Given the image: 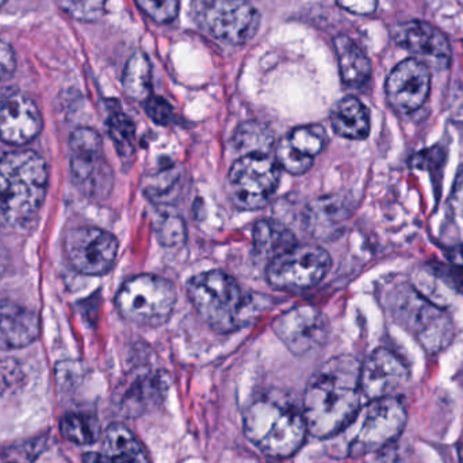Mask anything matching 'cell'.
Returning <instances> with one entry per match:
<instances>
[{"mask_svg":"<svg viewBox=\"0 0 463 463\" xmlns=\"http://www.w3.org/2000/svg\"><path fill=\"white\" fill-rule=\"evenodd\" d=\"M361 364L354 356L326 361L307 383L304 413L307 432L332 439L355 418L361 408Z\"/></svg>","mask_w":463,"mask_h":463,"instance_id":"obj_1","label":"cell"},{"mask_svg":"<svg viewBox=\"0 0 463 463\" xmlns=\"http://www.w3.org/2000/svg\"><path fill=\"white\" fill-rule=\"evenodd\" d=\"M45 160L32 149L0 156V227L27 231L37 222L48 192Z\"/></svg>","mask_w":463,"mask_h":463,"instance_id":"obj_2","label":"cell"},{"mask_svg":"<svg viewBox=\"0 0 463 463\" xmlns=\"http://www.w3.org/2000/svg\"><path fill=\"white\" fill-rule=\"evenodd\" d=\"M242 429L255 448L274 458L294 456L307 434L302 411L277 394L250 402L242 413Z\"/></svg>","mask_w":463,"mask_h":463,"instance_id":"obj_3","label":"cell"},{"mask_svg":"<svg viewBox=\"0 0 463 463\" xmlns=\"http://www.w3.org/2000/svg\"><path fill=\"white\" fill-rule=\"evenodd\" d=\"M407 412L394 397L372 400L359 408L355 418L332 439L340 442L345 457H362L383 450L404 431Z\"/></svg>","mask_w":463,"mask_h":463,"instance_id":"obj_4","label":"cell"},{"mask_svg":"<svg viewBox=\"0 0 463 463\" xmlns=\"http://www.w3.org/2000/svg\"><path fill=\"white\" fill-rule=\"evenodd\" d=\"M187 294L200 317L220 334L242 326L244 296L236 280L220 269L195 275L187 283Z\"/></svg>","mask_w":463,"mask_h":463,"instance_id":"obj_5","label":"cell"},{"mask_svg":"<svg viewBox=\"0 0 463 463\" xmlns=\"http://www.w3.org/2000/svg\"><path fill=\"white\" fill-rule=\"evenodd\" d=\"M117 307L122 317L146 326L167 323L176 305L173 283L157 275H137L119 288Z\"/></svg>","mask_w":463,"mask_h":463,"instance_id":"obj_6","label":"cell"},{"mask_svg":"<svg viewBox=\"0 0 463 463\" xmlns=\"http://www.w3.org/2000/svg\"><path fill=\"white\" fill-rule=\"evenodd\" d=\"M195 24L212 37L241 45L255 37L260 16L247 0H193Z\"/></svg>","mask_w":463,"mask_h":463,"instance_id":"obj_7","label":"cell"},{"mask_svg":"<svg viewBox=\"0 0 463 463\" xmlns=\"http://www.w3.org/2000/svg\"><path fill=\"white\" fill-rule=\"evenodd\" d=\"M73 184L90 200H105L113 189L114 175L106 160L99 133L79 128L70 137Z\"/></svg>","mask_w":463,"mask_h":463,"instance_id":"obj_8","label":"cell"},{"mask_svg":"<svg viewBox=\"0 0 463 463\" xmlns=\"http://www.w3.org/2000/svg\"><path fill=\"white\" fill-rule=\"evenodd\" d=\"M280 182V167L269 155L241 156L228 174L232 203L242 211H256L269 203Z\"/></svg>","mask_w":463,"mask_h":463,"instance_id":"obj_9","label":"cell"},{"mask_svg":"<svg viewBox=\"0 0 463 463\" xmlns=\"http://www.w3.org/2000/svg\"><path fill=\"white\" fill-rule=\"evenodd\" d=\"M331 269V256L315 244H296L269 261L267 279L283 291H302L318 285Z\"/></svg>","mask_w":463,"mask_h":463,"instance_id":"obj_10","label":"cell"},{"mask_svg":"<svg viewBox=\"0 0 463 463\" xmlns=\"http://www.w3.org/2000/svg\"><path fill=\"white\" fill-rule=\"evenodd\" d=\"M396 316L410 331L418 336L419 342L430 351L445 348L453 337V324L448 313L424 298L418 291L400 294L397 298Z\"/></svg>","mask_w":463,"mask_h":463,"instance_id":"obj_11","label":"cell"},{"mask_svg":"<svg viewBox=\"0 0 463 463\" xmlns=\"http://www.w3.org/2000/svg\"><path fill=\"white\" fill-rule=\"evenodd\" d=\"M118 247L116 237L99 228H72L64 237L68 261L84 275H103L110 271L116 263Z\"/></svg>","mask_w":463,"mask_h":463,"instance_id":"obj_12","label":"cell"},{"mask_svg":"<svg viewBox=\"0 0 463 463\" xmlns=\"http://www.w3.org/2000/svg\"><path fill=\"white\" fill-rule=\"evenodd\" d=\"M275 335L294 355H307L323 347L328 324L317 307L310 305L293 307L274 321Z\"/></svg>","mask_w":463,"mask_h":463,"instance_id":"obj_13","label":"cell"},{"mask_svg":"<svg viewBox=\"0 0 463 463\" xmlns=\"http://www.w3.org/2000/svg\"><path fill=\"white\" fill-rule=\"evenodd\" d=\"M43 129V117L34 100L13 87L0 89V140L10 146L32 143Z\"/></svg>","mask_w":463,"mask_h":463,"instance_id":"obj_14","label":"cell"},{"mask_svg":"<svg viewBox=\"0 0 463 463\" xmlns=\"http://www.w3.org/2000/svg\"><path fill=\"white\" fill-rule=\"evenodd\" d=\"M431 90V71L416 59L400 62L386 80L389 105L399 113H413L426 103Z\"/></svg>","mask_w":463,"mask_h":463,"instance_id":"obj_15","label":"cell"},{"mask_svg":"<svg viewBox=\"0 0 463 463\" xmlns=\"http://www.w3.org/2000/svg\"><path fill=\"white\" fill-rule=\"evenodd\" d=\"M397 45L412 54V59L427 67L446 68L451 61L448 37L429 22L407 21L392 30Z\"/></svg>","mask_w":463,"mask_h":463,"instance_id":"obj_16","label":"cell"},{"mask_svg":"<svg viewBox=\"0 0 463 463\" xmlns=\"http://www.w3.org/2000/svg\"><path fill=\"white\" fill-rule=\"evenodd\" d=\"M410 380V372L399 356L386 348H378L361 366L362 396L372 400L393 397Z\"/></svg>","mask_w":463,"mask_h":463,"instance_id":"obj_17","label":"cell"},{"mask_svg":"<svg viewBox=\"0 0 463 463\" xmlns=\"http://www.w3.org/2000/svg\"><path fill=\"white\" fill-rule=\"evenodd\" d=\"M328 136L320 125H304L291 130L275 146V160L291 175H302L312 168L315 157L326 149Z\"/></svg>","mask_w":463,"mask_h":463,"instance_id":"obj_18","label":"cell"},{"mask_svg":"<svg viewBox=\"0 0 463 463\" xmlns=\"http://www.w3.org/2000/svg\"><path fill=\"white\" fill-rule=\"evenodd\" d=\"M351 217L350 201L342 195L317 198L304 212V228L320 241L336 240L345 230Z\"/></svg>","mask_w":463,"mask_h":463,"instance_id":"obj_19","label":"cell"},{"mask_svg":"<svg viewBox=\"0 0 463 463\" xmlns=\"http://www.w3.org/2000/svg\"><path fill=\"white\" fill-rule=\"evenodd\" d=\"M40 335V320L33 310L13 301H0V351L26 347Z\"/></svg>","mask_w":463,"mask_h":463,"instance_id":"obj_20","label":"cell"},{"mask_svg":"<svg viewBox=\"0 0 463 463\" xmlns=\"http://www.w3.org/2000/svg\"><path fill=\"white\" fill-rule=\"evenodd\" d=\"M340 78L348 87H362L372 75V62L358 43L347 35L335 38Z\"/></svg>","mask_w":463,"mask_h":463,"instance_id":"obj_21","label":"cell"},{"mask_svg":"<svg viewBox=\"0 0 463 463\" xmlns=\"http://www.w3.org/2000/svg\"><path fill=\"white\" fill-rule=\"evenodd\" d=\"M331 125L340 137L364 140L370 133L369 110L356 98H345L332 111Z\"/></svg>","mask_w":463,"mask_h":463,"instance_id":"obj_22","label":"cell"},{"mask_svg":"<svg viewBox=\"0 0 463 463\" xmlns=\"http://www.w3.org/2000/svg\"><path fill=\"white\" fill-rule=\"evenodd\" d=\"M253 247L264 260H274L297 244L293 232L274 220H260L253 227Z\"/></svg>","mask_w":463,"mask_h":463,"instance_id":"obj_23","label":"cell"},{"mask_svg":"<svg viewBox=\"0 0 463 463\" xmlns=\"http://www.w3.org/2000/svg\"><path fill=\"white\" fill-rule=\"evenodd\" d=\"M167 380L160 374L144 375L130 385L122 400L125 412L137 416L162 402L167 391Z\"/></svg>","mask_w":463,"mask_h":463,"instance_id":"obj_24","label":"cell"},{"mask_svg":"<svg viewBox=\"0 0 463 463\" xmlns=\"http://www.w3.org/2000/svg\"><path fill=\"white\" fill-rule=\"evenodd\" d=\"M103 453L118 463H151L141 443L122 424H111L103 438Z\"/></svg>","mask_w":463,"mask_h":463,"instance_id":"obj_25","label":"cell"},{"mask_svg":"<svg viewBox=\"0 0 463 463\" xmlns=\"http://www.w3.org/2000/svg\"><path fill=\"white\" fill-rule=\"evenodd\" d=\"M233 146L241 156L269 155L275 146L274 135L267 125L248 121L237 128Z\"/></svg>","mask_w":463,"mask_h":463,"instance_id":"obj_26","label":"cell"},{"mask_svg":"<svg viewBox=\"0 0 463 463\" xmlns=\"http://www.w3.org/2000/svg\"><path fill=\"white\" fill-rule=\"evenodd\" d=\"M125 94L135 100H146L151 97L152 68L146 53L132 54L122 78Z\"/></svg>","mask_w":463,"mask_h":463,"instance_id":"obj_27","label":"cell"},{"mask_svg":"<svg viewBox=\"0 0 463 463\" xmlns=\"http://www.w3.org/2000/svg\"><path fill=\"white\" fill-rule=\"evenodd\" d=\"M60 431L68 442L86 446L97 442L100 429L97 419L92 416L71 413L61 419Z\"/></svg>","mask_w":463,"mask_h":463,"instance_id":"obj_28","label":"cell"},{"mask_svg":"<svg viewBox=\"0 0 463 463\" xmlns=\"http://www.w3.org/2000/svg\"><path fill=\"white\" fill-rule=\"evenodd\" d=\"M108 130L119 156H132L136 140V128L132 119L121 111H114L109 117Z\"/></svg>","mask_w":463,"mask_h":463,"instance_id":"obj_29","label":"cell"},{"mask_svg":"<svg viewBox=\"0 0 463 463\" xmlns=\"http://www.w3.org/2000/svg\"><path fill=\"white\" fill-rule=\"evenodd\" d=\"M138 7L157 24L174 21L179 13V0H135Z\"/></svg>","mask_w":463,"mask_h":463,"instance_id":"obj_30","label":"cell"},{"mask_svg":"<svg viewBox=\"0 0 463 463\" xmlns=\"http://www.w3.org/2000/svg\"><path fill=\"white\" fill-rule=\"evenodd\" d=\"M184 236H186V233H184V222L175 219V217L165 219L157 230V237H159L160 241H162V244L168 245V247L178 245L179 242L184 241Z\"/></svg>","mask_w":463,"mask_h":463,"instance_id":"obj_31","label":"cell"},{"mask_svg":"<svg viewBox=\"0 0 463 463\" xmlns=\"http://www.w3.org/2000/svg\"><path fill=\"white\" fill-rule=\"evenodd\" d=\"M146 110L149 118L159 125H168L174 118V110L167 100L160 97H149L146 100Z\"/></svg>","mask_w":463,"mask_h":463,"instance_id":"obj_32","label":"cell"},{"mask_svg":"<svg viewBox=\"0 0 463 463\" xmlns=\"http://www.w3.org/2000/svg\"><path fill=\"white\" fill-rule=\"evenodd\" d=\"M16 59L14 49L0 38V83L7 80L15 72Z\"/></svg>","mask_w":463,"mask_h":463,"instance_id":"obj_33","label":"cell"},{"mask_svg":"<svg viewBox=\"0 0 463 463\" xmlns=\"http://www.w3.org/2000/svg\"><path fill=\"white\" fill-rule=\"evenodd\" d=\"M337 5L356 15H370L377 8V0H336Z\"/></svg>","mask_w":463,"mask_h":463,"instance_id":"obj_34","label":"cell"},{"mask_svg":"<svg viewBox=\"0 0 463 463\" xmlns=\"http://www.w3.org/2000/svg\"><path fill=\"white\" fill-rule=\"evenodd\" d=\"M84 463H118L105 453H87L83 457Z\"/></svg>","mask_w":463,"mask_h":463,"instance_id":"obj_35","label":"cell"},{"mask_svg":"<svg viewBox=\"0 0 463 463\" xmlns=\"http://www.w3.org/2000/svg\"><path fill=\"white\" fill-rule=\"evenodd\" d=\"M449 258H450L453 266L459 267V269H463V245L454 248V250L449 253Z\"/></svg>","mask_w":463,"mask_h":463,"instance_id":"obj_36","label":"cell"},{"mask_svg":"<svg viewBox=\"0 0 463 463\" xmlns=\"http://www.w3.org/2000/svg\"><path fill=\"white\" fill-rule=\"evenodd\" d=\"M5 252L2 250V247H0V274H2L3 269H5Z\"/></svg>","mask_w":463,"mask_h":463,"instance_id":"obj_37","label":"cell"},{"mask_svg":"<svg viewBox=\"0 0 463 463\" xmlns=\"http://www.w3.org/2000/svg\"><path fill=\"white\" fill-rule=\"evenodd\" d=\"M458 457H459V463H463V445L459 446Z\"/></svg>","mask_w":463,"mask_h":463,"instance_id":"obj_38","label":"cell"},{"mask_svg":"<svg viewBox=\"0 0 463 463\" xmlns=\"http://www.w3.org/2000/svg\"><path fill=\"white\" fill-rule=\"evenodd\" d=\"M7 2V0H0V7H2L5 3Z\"/></svg>","mask_w":463,"mask_h":463,"instance_id":"obj_39","label":"cell"}]
</instances>
